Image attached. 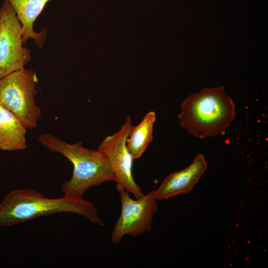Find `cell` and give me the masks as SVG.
<instances>
[{
  "label": "cell",
  "mask_w": 268,
  "mask_h": 268,
  "mask_svg": "<svg viewBox=\"0 0 268 268\" xmlns=\"http://www.w3.org/2000/svg\"><path fill=\"white\" fill-rule=\"evenodd\" d=\"M64 212L80 214L93 223L103 225L94 204L83 198L64 196L51 199L35 190L21 189L9 192L0 204V226H11L38 217Z\"/></svg>",
  "instance_id": "1"
},
{
  "label": "cell",
  "mask_w": 268,
  "mask_h": 268,
  "mask_svg": "<svg viewBox=\"0 0 268 268\" xmlns=\"http://www.w3.org/2000/svg\"><path fill=\"white\" fill-rule=\"evenodd\" d=\"M121 201V211L113 229L111 241L118 245L125 235L136 237L149 232L154 214L158 209L155 190L134 200L129 193L118 192Z\"/></svg>",
  "instance_id": "5"
},
{
  "label": "cell",
  "mask_w": 268,
  "mask_h": 268,
  "mask_svg": "<svg viewBox=\"0 0 268 268\" xmlns=\"http://www.w3.org/2000/svg\"><path fill=\"white\" fill-rule=\"evenodd\" d=\"M14 10L21 23L22 39L25 44L29 39H34L37 46L42 48L47 36V31L43 29L37 32L33 24L42 13L47 3L52 0H6Z\"/></svg>",
  "instance_id": "9"
},
{
  "label": "cell",
  "mask_w": 268,
  "mask_h": 268,
  "mask_svg": "<svg viewBox=\"0 0 268 268\" xmlns=\"http://www.w3.org/2000/svg\"><path fill=\"white\" fill-rule=\"evenodd\" d=\"M23 44L21 23L5 0L0 8V79L25 68L31 61L30 50Z\"/></svg>",
  "instance_id": "6"
},
{
  "label": "cell",
  "mask_w": 268,
  "mask_h": 268,
  "mask_svg": "<svg viewBox=\"0 0 268 268\" xmlns=\"http://www.w3.org/2000/svg\"><path fill=\"white\" fill-rule=\"evenodd\" d=\"M26 129L12 112L0 105V149L24 150L27 147Z\"/></svg>",
  "instance_id": "10"
},
{
  "label": "cell",
  "mask_w": 268,
  "mask_h": 268,
  "mask_svg": "<svg viewBox=\"0 0 268 268\" xmlns=\"http://www.w3.org/2000/svg\"><path fill=\"white\" fill-rule=\"evenodd\" d=\"M36 81L34 72L25 68L0 79V105L12 112L30 130L37 127L41 116L35 101Z\"/></svg>",
  "instance_id": "4"
},
{
  "label": "cell",
  "mask_w": 268,
  "mask_h": 268,
  "mask_svg": "<svg viewBox=\"0 0 268 268\" xmlns=\"http://www.w3.org/2000/svg\"><path fill=\"white\" fill-rule=\"evenodd\" d=\"M132 127L131 118L128 115L119 131L106 136L97 149L104 154L115 175L117 191H126L138 199L143 194L133 177V159L127 147Z\"/></svg>",
  "instance_id": "7"
},
{
  "label": "cell",
  "mask_w": 268,
  "mask_h": 268,
  "mask_svg": "<svg viewBox=\"0 0 268 268\" xmlns=\"http://www.w3.org/2000/svg\"><path fill=\"white\" fill-rule=\"evenodd\" d=\"M207 169L204 156L199 154L187 168L167 176L155 190L158 200H168L191 192Z\"/></svg>",
  "instance_id": "8"
},
{
  "label": "cell",
  "mask_w": 268,
  "mask_h": 268,
  "mask_svg": "<svg viewBox=\"0 0 268 268\" xmlns=\"http://www.w3.org/2000/svg\"><path fill=\"white\" fill-rule=\"evenodd\" d=\"M156 120L155 113H146L140 123L133 126L127 141V147L133 159L139 158L153 140V125Z\"/></svg>",
  "instance_id": "11"
},
{
  "label": "cell",
  "mask_w": 268,
  "mask_h": 268,
  "mask_svg": "<svg viewBox=\"0 0 268 268\" xmlns=\"http://www.w3.org/2000/svg\"><path fill=\"white\" fill-rule=\"evenodd\" d=\"M235 117L234 103L222 86L204 88L189 95L178 116L181 126L200 138L225 134Z\"/></svg>",
  "instance_id": "3"
},
{
  "label": "cell",
  "mask_w": 268,
  "mask_h": 268,
  "mask_svg": "<svg viewBox=\"0 0 268 268\" xmlns=\"http://www.w3.org/2000/svg\"><path fill=\"white\" fill-rule=\"evenodd\" d=\"M38 140L49 151L60 153L73 164L71 178L62 184L64 196L82 199L89 188L115 181L105 155L98 149L84 147L82 142L69 144L49 133L41 134Z\"/></svg>",
  "instance_id": "2"
}]
</instances>
